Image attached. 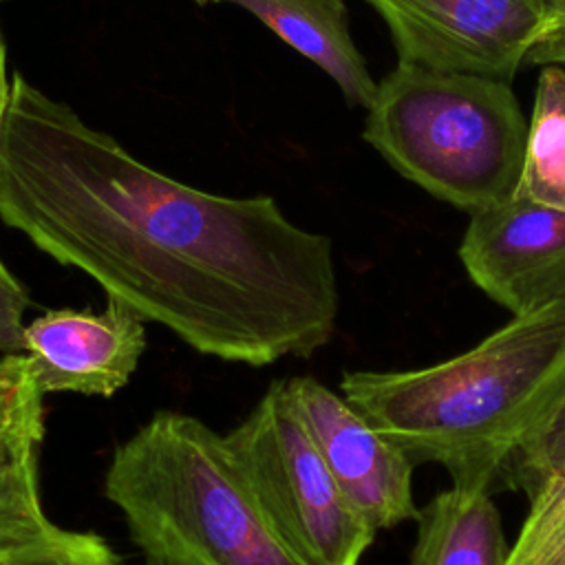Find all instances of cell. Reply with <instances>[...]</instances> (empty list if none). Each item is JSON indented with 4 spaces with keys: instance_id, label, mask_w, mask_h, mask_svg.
Instances as JSON below:
<instances>
[{
    "instance_id": "6da1fadb",
    "label": "cell",
    "mask_w": 565,
    "mask_h": 565,
    "mask_svg": "<svg viewBox=\"0 0 565 565\" xmlns=\"http://www.w3.org/2000/svg\"><path fill=\"white\" fill-rule=\"evenodd\" d=\"M0 218L199 353L267 366L335 331L324 234L294 225L271 196L210 194L157 172L22 75L0 128Z\"/></svg>"
},
{
    "instance_id": "7a4b0ae2",
    "label": "cell",
    "mask_w": 565,
    "mask_h": 565,
    "mask_svg": "<svg viewBox=\"0 0 565 565\" xmlns=\"http://www.w3.org/2000/svg\"><path fill=\"white\" fill-rule=\"evenodd\" d=\"M342 395L417 466L488 486L565 393V302L512 316L472 349L413 371H349Z\"/></svg>"
},
{
    "instance_id": "3957f363",
    "label": "cell",
    "mask_w": 565,
    "mask_h": 565,
    "mask_svg": "<svg viewBox=\"0 0 565 565\" xmlns=\"http://www.w3.org/2000/svg\"><path fill=\"white\" fill-rule=\"evenodd\" d=\"M104 494L146 565H305L260 510L223 435L192 415L157 413L126 439Z\"/></svg>"
},
{
    "instance_id": "277c9868",
    "label": "cell",
    "mask_w": 565,
    "mask_h": 565,
    "mask_svg": "<svg viewBox=\"0 0 565 565\" xmlns=\"http://www.w3.org/2000/svg\"><path fill=\"white\" fill-rule=\"evenodd\" d=\"M362 137L402 177L472 214L514 196L527 121L505 79L397 62Z\"/></svg>"
},
{
    "instance_id": "5b68a950",
    "label": "cell",
    "mask_w": 565,
    "mask_h": 565,
    "mask_svg": "<svg viewBox=\"0 0 565 565\" xmlns=\"http://www.w3.org/2000/svg\"><path fill=\"white\" fill-rule=\"evenodd\" d=\"M225 446L260 510L305 565H360L375 527L340 490L285 380L274 382Z\"/></svg>"
},
{
    "instance_id": "8992f818",
    "label": "cell",
    "mask_w": 565,
    "mask_h": 565,
    "mask_svg": "<svg viewBox=\"0 0 565 565\" xmlns=\"http://www.w3.org/2000/svg\"><path fill=\"white\" fill-rule=\"evenodd\" d=\"M397 62L512 82L541 33L536 0H366Z\"/></svg>"
},
{
    "instance_id": "52a82bcc",
    "label": "cell",
    "mask_w": 565,
    "mask_h": 565,
    "mask_svg": "<svg viewBox=\"0 0 565 565\" xmlns=\"http://www.w3.org/2000/svg\"><path fill=\"white\" fill-rule=\"evenodd\" d=\"M459 258L470 280L512 316L565 302V210L514 192L470 214Z\"/></svg>"
},
{
    "instance_id": "ba28073f",
    "label": "cell",
    "mask_w": 565,
    "mask_h": 565,
    "mask_svg": "<svg viewBox=\"0 0 565 565\" xmlns=\"http://www.w3.org/2000/svg\"><path fill=\"white\" fill-rule=\"evenodd\" d=\"M285 388L322 461L358 512L375 530L417 521L411 457L344 395L318 380L291 377Z\"/></svg>"
},
{
    "instance_id": "9c48e42d",
    "label": "cell",
    "mask_w": 565,
    "mask_h": 565,
    "mask_svg": "<svg viewBox=\"0 0 565 565\" xmlns=\"http://www.w3.org/2000/svg\"><path fill=\"white\" fill-rule=\"evenodd\" d=\"M143 318L108 300L104 311L49 309L24 327V358L42 395L110 397L128 384L146 349Z\"/></svg>"
},
{
    "instance_id": "30bf717a",
    "label": "cell",
    "mask_w": 565,
    "mask_h": 565,
    "mask_svg": "<svg viewBox=\"0 0 565 565\" xmlns=\"http://www.w3.org/2000/svg\"><path fill=\"white\" fill-rule=\"evenodd\" d=\"M256 15L282 42L320 66L351 106L373 102L377 82L358 51L344 0H216Z\"/></svg>"
},
{
    "instance_id": "8fae6325",
    "label": "cell",
    "mask_w": 565,
    "mask_h": 565,
    "mask_svg": "<svg viewBox=\"0 0 565 565\" xmlns=\"http://www.w3.org/2000/svg\"><path fill=\"white\" fill-rule=\"evenodd\" d=\"M488 486L452 483L417 516L411 565H508L510 545Z\"/></svg>"
},
{
    "instance_id": "7c38bea8",
    "label": "cell",
    "mask_w": 565,
    "mask_h": 565,
    "mask_svg": "<svg viewBox=\"0 0 565 565\" xmlns=\"http://www.w3.org/2000/svg\"><path fill=\"white\" fill-rule=\"evenodd\" d=\"M519 194L565 210V68L541 66Z\"/></svg>"
},
{
    "instance_id": "4fadbf2b",
    "label": "cell",
    "mask_w": 565,
    "mask_h": 565,
    "mask_svg": "<svg viewBox=\"0 0 565 565\" xmlns=\"http://www.w3.org/2000/svg\"><path fill=\"white\" fill-rule=\"evenodd\" d=\"M38 448L0 450V550L40 539L55 527L38 492Z\"/></svg>"
},
{
    "instance_id": "5bb4252c",
    "label": "cell",
    "mask_w": 565,
    "mask_h": 565,
    "mask_svg": "<svg viewBox=\"0 0 565 565\" xmlns=\"http://www.w3.org/2000/svg\"><path fill=\"white\" fill-rule=\"evenodd\" d=\"M42 399L24 353L0 355V450L42 444Z\"/></svg>"
},
{
    "instance_id": "9a60e30c",
    "label": "cell",
    "mask_w": 565,
    "mask_h": 565,
    "mask_svg": "<svg viewBox=\"0 0 565 565\" xmlns=\"http://www.w3.org/2000/svg\"><path fill=\"white\" fill-rule=\"evenodd\" d=\"M565 477V393L534 435L510 457L501 479L532 501Z\"/></svg>"
},
{
    "instance_id": "2e32d148",
    "label": "cell",
    "mask_w": 565,
    "mask_h": 565,
    "mask_svg": "<svg viewBox=\"0 0 565 565\" xmlns=\"http://www.w3.org/2000/svg\"><path fill=\"white\" fill-rule=\"evenodd\" d=\"M508 565H565V477L530 501Z\"/></svg>"
},
{
    "instance_id": "e0dca14e",
    "label": "cell",
    "mask_w": 565,
    "mask_h": 565,
    "mask_svg": "<svg viewBox=\"0 0 565 565\" xmlns=\"http://www.w3.org/2000/svg\"><path fill=\"white\" fill-rule=\"evenodd\" d=\"M0 565H121V561L99 534L55 525L40 539L2 547Z\"/></svg>"
},
{
    "instance_id": "ac0fdd59",
    "label": "cell",
    "mask_w": 565,
    "mask_h": 565,
    "mask_svg": "<svg viewBox=\"0 0 565 565\" xmlns=\"http://www.w3.org/2000/svg\"><path fill=\"white\" fill-rule=\"evenodd\" d=\"M29 291L0 260V353H22Z\"/></svg>"
},
{
    "instance_id": "d6986e66",
    "label": "cell",
    "mask_w": 565,
    "mask_h": 565,
    "mask_svg": "<svg viewBox=\"0 0 565 565\" xmlns=\"http://www.w3.org/2000/svg\"><path fill=\"white\" fill-rule=\"evenodd\" d=\"M541 9V33L527 51V66L565 68V0H536Z\"/></svg>"
},
{
    "instance_id": "ffe728a7",
    "label": "cell",
    "mask_w": 565,
    "mask_h": 565,
    "mask_svg": "<svg viewBox=\"0 0 565 565\" xmlns=\"http://www.w3.org/2000/svg\"><path fill=\"white\" fill-rule=\"evenodd\" d=\"M9 99H11V84L7 82V51H4L2 29H0V128H2V119L7 113Z\"/></svg>"
},
{
    "instance_id": "44dd1931",
    "label": "cell",
    "mask_w": 565,
    "mask_h": 565,
    "mask_svg": "<svg viewBox=\"0 0 565 565\" xmlns=\"http://www.w3.org/2000/svg\"><path fill=\"white\" fill-rule=\"evenodd\" d=\"M196 2H201V4H205V2H207V0H196Z\"/></svg>"
},
{
    "instance_id": "7402d4cb",
    "label": "cell",
    "mask_w": 565,
    "mask_h": 565,
    "mask_svg": "<svg viewBox=\"0 0 565 565\" xmlns=\"http://www.w3.org/2000/svg\"><path fill=\"white\" fill-rule=\"evenodd\" d=\"M0 2H4V0H0Z\"/></svg>"
}]
</instances>
